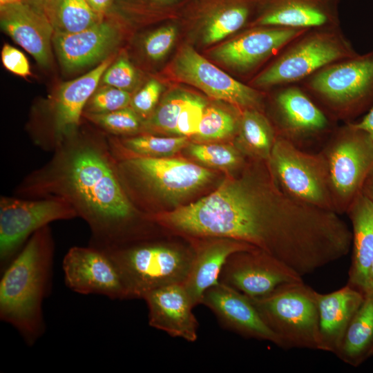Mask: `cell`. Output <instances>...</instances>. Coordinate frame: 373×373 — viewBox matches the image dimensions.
I'll return each instance as SVG.
<instances>
[{
    "instance_id": "cell-10",
    "label": "cell",
    "mask_w": 373,
    "mask_h": 373,
    "mask_svg": "<svg viewBox=\"0 0 373 373\" xmlns=\"http://www.w3.org/2000/svg\"><path fill=\"white\" fill-rule=\"evenodd\" d=\"M117 166L150 193L173 201L204 186L214 175L202 166L169 157H126Z\"/></svg>"
},
{
    "instance_id": "cell-22",
    "label": "cell",
    "mask_w": 373,
    "mask_h": 373,
    "mask_svg": "<svg viewBox=\"0 0 373 373\" xmlns=\"http://www.w3.org/2000/svg\"><path fill=\"white\" fill-rule=\"evenodd\" d=\"M203 241L194 247V256L183 283L193 307L201 304L204 292L218 284L221 270L227 258L239 251L257 249L240 240L202 237Z\"/></svg>"
},
{
    "instance_id": "cell-31",
    "label": "cell",
    "mask_w": 373,
    "mask_h": 373,
    "mask_svg": "<svg viewBox=\"0 0 373 373\" xmlns=\"http://www.w3.org/2000/svg\"><path fill=\"white\" fill-rule=\"evenodd\" d=\"M241 112L235 115L218 106H207L198 129L193 137L200 142L216 141L232 137L238 132Z\"/></svg>"
},
{
    "instance_id": "cell-32",
    "label": "cell",
    "mask_w": 373,
    "mask_h": 373,
    "mask_svg": "<svg viewBox=\"0 0 373 373\" xmlns=\"http://www.w3.org/2000/svg\"><path fill=\"white\" fill-rule=\"evenodd\" d=\"M189 153L198 162L211 167L232 170L244 162L240 151L232 146L218 144H191Z\"/></svg>"
},
{
    "instance_id": "cell-24",
    "label": "cell",
    "mask_w": 373,
    "mask_h": 373,
    "mask_svg": "<svg viewBox=\"0 0 373 373\" xmlns=\"http://www.w3.org/2000/svg\"><path fill=\"white\" fill-rule=\"evenodd\" d=\"M352 226V257L347 284L364 294L373 289L370 271L373 262V203L363 193L346 212Z\"/></svg>"
},
{
    "instance_id": "cell-39",
    "label": "cell",
    "mask_w": 373,
    "mask_h": 373,
    "mask_svg": "<svg viewBox=\"0 0 373 373\" xmlns=\"http://www.w3.org/2000/svg\"><path fill=\"white\" fill-rule=\"evenodd\" d=\"M119 8L130 13L171 12L182 4V0H119Z\"/></svg>"
},
{
    "instance_id": "cell-6",
    "label": "cell",
    "mask_w": 373,
    "mask_h": 373,
    "mask_svg": "<svg viewBox=\"0 0 373 373\" xmlns=\"http://www.w3.org/2000/svg\"><path fill=\"white\" fill-rule=\"evenodd\" d=\"M249 298L278 338L280 347L322 350L318 291L303 280L285 283L264 296Z\"/></svg>"
},
{
    "instance_id": "cell-43",
    "label": "cell",
    "mask_w": 373,
    "mask_h": 373,
    "mask_svg": "<svg viewBox=\"0 0 373 373\" xmlns=\"http://www.w3.org/2000/svg\"><path fill=\"white\" fill-rule=\"evenodd\" d=\"M52 1V0H22L21 2L46 15Z\"/></svg>"
},
{
    "instance_id": "cell-18",
    "label": "cell",
    "mask_w": 373,
    "mask_h": 373,
    "mask_svg": "<svg viewBox=\"0 0 373 373\" xmlns=\"http://www.w3.org/2000/svg\"><path fill=\"white\" fill-rule=\"evenodd\" d=\"M119 39L117 25L103 19L81 32L54 33L52 43L62 68L74 72L106 59Z\"/></svg>"
},
{
    "instance_id": "cell-34",
    "label": "cell",
    "mask_w": 373,
    "mask_h": 373,
    "mask_svg": "<svg viewBox=\"0 0 373 373\" xmlns=\"http://www.w3.org/2000/svg\"><path fill=\"white\" fill-rule=\"evenodd\" d=\"M131 99L128 91L104 85L92 95L84 113H105L122 109L130 106Z\"/></svg>"
},
{
    "instance_id": "cell-11",
    "label": "cell",
    "mask_w": 373,
    "mask_h": 373,
    "mask_svg": "<svg viewBox=\"0 0 373 373\" xmlns=\"http://www.w3.org/2000/svg\"><path fill=\"white\" fill-rule=\"evenodd\" d=\"M171 73L180 82L193 86L209 97L228 102L241 111L264 112L265 93L233 78L189 45L182 46L171 66Z\"/></svg>"
},
{
    "instance_id": "cell-3",
    "label": "cell",
    "mask_w": 373,
    "mask_h": 373,
    "mask_svg": "<svg viewBox=\"0 0 373 373\" xmlns=\"http://www.w3.org/2000/svg\"><path fill=\"white\" fill-rule=\"evenodd\" d=\"M356 54L340 26L309 29L287 44L249 85L264 91L296 84L322 68Z\"/></svg>"
},
{
    "instance_id": "cell-29",
    "label": "cell",
    "mask_w": 373,
    "mask_h": 373,
    "mask_svg": "<svg viewBox=\"0 0 373 373\" xmlns=\"http://www.w3.org/2000/svg\"><path fill=\"white\" fill-rule=\"evenodd\" d=\"M112 152L122 151L126 157H167L189 144L188 137H159L151 133L110 142Z\"/></svg>"
},
{
    "instance_id": "cell-2",
    "label": "cell",
    "mask_w": 373,
    "mask_h": 373,
    "mask_svg": "<svg viewBox=\"0 0 373 373\" xmlns=\"http://www.w3.org/2000/svg\"><path fill=\"white\" fill-rule=\"evenodd\" d=\"M53 251L46 226L30 236L1 271L0 318L13 326L30 346L45 332L42 305L51 287Z\"/></svg>"
},
{
    "instance_id": "cell-1",
    "label": "cell",
    "mask_w": 373,
    "mask_h": 373,
    "mask_svg": "<svg viewBox=\"0 0 373 373\" xmlns=\"http://www.w3.org/2000/svg\"><path fill=\"white\" fill-rule=\"evenodd\" d=\"M54 151L16 193L68 202L88 224L91 246L105 249L128 241L138 213L122 186L108 141L76 133Z\"/></svg>"
},
{
    "instance_id": "cell-17",
    "label": "cell",
    "mask_w": 373,
    "mask_h": 373,
    "mask_svg": "<svg viewBox=\"0 0 373 373\" xmlns=\"http://www.w3.org/2000/svg\"><path fill=\"white\" fill-rule=\"evenodd\" d=\"M201 304L213 312L225 329L280 347L278 338L262 321L250 298L239 291L218 283L204 292Z\"/></svg>"
},
{
    "instance_id": "cell-38",
    "label": "cell",
    "mask_w": 373,
    "mask_h": 373,
    "mask_svg": "<svg viewBox=\"0 0 373 373\" xmlns=\"http://www.w3.org/2000/svg\"><path fill=\"white\" fill-rule=\"evenodd\" d=\"M162 90V84L151 79L132 97L130 106L145 120L156 108Z\"/></svg>"
},
{
    "instance_id": "cell-44",
    "label": "cell",
    "mask_w": 373,
    "mask_h": 373,
    "mask_svg": "<svg viewBox=\"0 0 373 373\" xmlns=\"http://www.w3.org/2000/svg\"><path fill=\"white\" fill-rule=\"evenodd\" d=\"M362 193L373 203V171L365 181Z\"/></svg>"
},
{
    "instance_id": "cell-36",
    "label": "cell",
    "mask_w": 373,
    "mask_h": 373,
    "mask_svg": "<svg viewBox=\"0 0 373 373\" xmlns=\"http://www.w3.org/2000/svg\"><path fill=\"white\" fill-rule=\"evenodd\" d=\"M177 34L178 28L174 24L162 26L150 33L143 42L146 56L153 61L164 58L172 48Z\"/></svg>"
},
{
    "instance_id": "cell-35",
    "label": "cell",
    "mask_w": 373,
    "mask_h": 373,
    "mask_svg": "<svg viewBox=\"0 0 373 373\" xmlns=\"http://www.w3.org/2000/svg\"><path fill=\"white\" fill-rule=\"evenodd\" d=\"M207 106V103L204 98L189 93L178 117L175 135L193 136L198 129Z\"/></svg>"
},
{
    "instance_id": "cell-9",
    "label": "cell",
    "mask_w": 373,
    "mask_h": 373,
    "mask_svg": "<svg viewBox=\"0 0 373 373\" xmlns=\"http://www.w3.org/2000/svg\"><path fill=\"white\" fill-rule=\"evenodd\" d=\"M78 217L68 202L59 198H1L0 267L3 271L30 236L50 222Z\"/></svg>"
},
{
    "instance_id": "cell-37",
    "label": "cell",
    "mask_w": 373,
    "mask_h": 373,
    "mask_svg": "<svg viewBox=\"0 0 373 373\" xmlns=\"http://www.w3.org/2000/svg\"><path fill=\"white\" fill-rule=\"evenodd\" d=\"M101 81L104 85L128 91L135 85L137 74L128 59L122 56L106 68Z\"/></svg>"
},
{
    "instance_id": "cell-21",
    "label": "cell",
    "mask_w": 373,
    "mask_h": 373,
    "mask_svg": "<svg viewBox=\"0 0 373 373\" xmlns=\"http://www.w3.org/2000/svg\"><path fill=\"white\" fill-rule=\"evenodd\" d=\"M0 23L2 30L39 64L50 65L54 30L46 15L19 2L0 6Z\"/></svg>"
},
{
    "instance_id": "cell-46",
    "label": "cell",
    "mask_w": 373,
    "mask_h": 373,
    "mask_svg": "<svg viewBox=\"0 0 373 373\" xmlns=\"http://www.w3.org/2000/svg\"><path fill=\"white\" fill-rule=\"evenodd\" d=\"M370 276L372 282L373 283V262H372L371 268H370Z\"/></svg>"
},
{
    "instance_id": "cell-20",
    "label": "cell",
    "mask_w": 373,
    "mask_h": 373,
    "mask_svg": "<svg viewBox=\"0 0 373 373\" xmlns=\"http://www.w3.org/2000/svg\"><path fill=\"white\" fill-rule=\"evenodd\" d=\"M112 60L113 57L109 56L85 75L60 86L52 106L51 149L55 150L77 133L85 106Z\"/></svg>"
},
{
    "instance_id": "cell-28",
    "label": "cell",
    "mask_w": 373,
    "mask_h": 373,
    "mask_svg": "<svg viewBox=\"0 0 373 373\" xmlns=\"http://www.w3.org/2000/svg\"><path fill=\"white\" fill-rule=\"evenodd\" d=\"M46 15L57 34L81 32L104 19L86 0H52Z\"/></svg>"
},
{
    "instance_id": "cell-5",
    "label": "cell",
    "mask_w": 373,
    "mask_h": 373,
    "mask_svg": "<svg viewBox=\"0 0 373 373\" xmlns=\"http://www.w3.org/2000/svg\"><path fill=\"white\" fill-rule=\"evenodd\" d=\"M101 249L119 268L129 299H142L156 288L183 283L194 256V247L158 241L129 240Z\"/></svg>"
},
{
    "instance_id": "cell-27",
    "label": "cell",
    "mask_w": 373,
    "mask_h": 373,
    "mask_svg": "<svg viewBox=\"0 0 373 373\" xmlns=\"http://www.w3.org/2000/svg\"><path fill=\"white\" fill-rule=\"evenodd\" d=\"M238 133L240 146L246 153L254 160H269L278 133L263 111H242Z\"/></svg>"
},
{
    "instance_id": "cell-13",
    "label": "cell",
    "mask_w": 373,
    "mask_h": 373,
    "mask_svg": "<svg viewBox=\"0 0 373 373\" xmlns=\"http://www.w3.org/2000/svg\"><path fill=\"white\" fill-rule=\"evenodd\" d=\"M65 283L81 294H99L111 299H129L117 265L105 251L97 247H73L63 260Z\"/></svg>"
},
{
    "instance_id": "cell-25",
    "label": "cell",
    "mask_w": 373,
    "mask_h": 373,
    "mask_svg": "<svg viewBox=\"0 0 373 373\" xmlns=\"http://www.w3.org/2000/svg\"><path fill=\"white\" fill-rule=\"evenodd\" d=\"M258 0H198L195 12L200 19L204 44L218 42L252 20Z\"/></svg>"
},
{
    "instance_id": "cell-19",
    "label": "cell",
    "mask_w": 373,
    "mask_h": 373,
    "mask_svg": "<svg viewBox=\"0 0 373 373\" xmlns=\"http://www.w3.org/2000/svg\"><path fill=\"white\" fill-rule=\"evenodd\" d=\"M142 299L148 307L151 327L189 342L197 340L198 323L183 283L156 288L146 293Z\"/></svg>"
},
{
    "instance_id": "cell-14",
    "label": "cell",
    "mask_w": 373,
    "mask_h": 373,
    "mask_svg": "<svg viewBox=\"0 0 373 373\" xmlns=\"http://www.w3.org/2000/svg\"><path fill=\"white\" fill-rule=\"evenodd\" d=\"M301 280L285 264L258 248L232 254L218 279L249 298L264 296L283 284Z\"/></svg>"
},
{
    "instance_id": "cell-8",
    "label": "cell",
    "mask_w": 373,
    "mask_h": 373,
    "mask_svg": "<svg viewBox=\"0 0 373 373\" xmlns=\"http://www.w3.org/2000/svg\"><path fill=\"white\" fill-rule=\"evenodd\" d=\"M268 162L276 181L289 195L335 212L327 164L321 151L306 152L278 135Z\"/></svg>"
},
{
    "instance_id": "cell-12",
    "label": "cell",
    "mask_w": 373,
    "mask_h": 373,
    "mask_svg": "<svg viewBox=\"0 0 373 373\" xmlns=\"http://www.w3.org/2000/svg\"><path fill=\"white\" fill-rule=\"evenodd\" d=\"M309 29L252 26L213 49V60L234 73L247 75L273 59L290 41Z\"/></svg>"
},
{
    "instance_id": "cell-30",
    "label": "cell",
    "mask_w": 373,
    "mask_h": 373,
    "mask_svg": "<svg viewBox=\"0 0 373 373\" xmlns=\"http://www.w3.org/2000/svg\"><path fill=\"white\" fill-rule=\"evenodd\" d=\"M189 92L175 89L168 93L151 115L144 121L147 133L175 134L178 117Z\"/></svg>"
},
{
    "instance_id": "cell-45",
    "label": "cell",
    "mask_w": 373,
    "mask_h": 373,
    "mask_svg": "<svg viewBox=\"0 0 373 373\" xmlns=\"http://www.w3.org/2000/svg\"><path fill=\"white\" fill-rule=\"evenodd\" d=\"M22 0H0V6L21 2Z\"/></svg>"
},
{
    "instance_id": "cell-23",
    "label": "cell",
    "mask_w": 373,
    "mask_h": 373,
    "mask_svg": "<svg viewBox=\"0 0 373 373\" xmlns=\"http://www.w3.org/2000/svg\"><path fill=\"white\" fill-rule=\"evenodd\" d=\"M363 299L364 294L347 283L329 294L318 292L321 351L336 353Z\"/></svg>"
},
{
    "instance_id": "cell-33",
    "label": "cell",
    "mask_w": 373,
    "mask_h": 373,
    "mask_svg": "<svg viewBox=\"0 0 373 373\" xmlns=\"http://www.w3.org/2000/svg\"><path fill=\"white\" fill-rule=\"evenodd\" d=\"M83 117L114 135H133L143 131L144 120L131 106L105 113H84Z\"/></svg>"
},
{
    "instance_id": "cell-40",
    "label": "cell",
    "mask_w": 373,
    "mask_h": 373,
    "mask_svg": "<svg viewBox=\"0 0 373 373\" xmlns=\"http://www.w3.org/2000/svg\"><path fill=\"white\" fill-rule=\"evenodd\" d=\"M1 61L4 67L15 75L25 77L31 74L28 61L24 54L10 44L3 45Z\"/></svg>"
},
{
    "instance_id": "cell-42",
    "label": "cell",
    "mask_w": 373,
    "mask_h": 373,
    "mask_svg": "<svg viewBox=\"0 0 373 373\" xmlns=\"http://www.w3.org/2000/svg\"><path fill=\"white\" fill-rule=\"evenodd\" d=\"M356 125L366 131L373 140V107L365 113L363 117Z\"/></svg>"
},
{
    "instance_id": "cell-26",
    "label": "cell",
    "mask_w": 373,
    "mask_h": 373,
    "mask_svg": "<svg viewBox=\"0 0 373 373\" xmlns=\"http://www.w3.org/2000/svg\"><path fill=\"white\" fill-rule=\"evenodd\" d=\"M335 354L353 367L361 365L373 355V289L364 294Z\"/></svg>"
},
{
    "instance_id": "cell-16",
    "label": "cell",
    "mask_w": 373,
    "mask_h": 373,
    "mask_svg": "<svg viewBox=\"0 0 373 373\" xmlns=\"http://www.w3.org/2000/svg\"><path fill=\"white\" fill-rule=\"evenodd\" d=\"M341 0H258L248 25L312 29L340 26Z\"/></svg>"
},
{
    "instance_id": "cell-41",
    "label": "cell",
    "mask_w": 373,
    "mask_h": 373,
    "mask_svg": "<svg viewBox=\"0 0 373 373\" xmlns=\"http://www.w3.org/2000/svg\"><path fill=\"white\" fill-rule=\"evenodd\" d=\"M90 7L98 15L104 16L111 8L113 0H86Z\"/></svg>"
},
{
    "instance_id": "cell-4",
    "label": "cell",
    "mask_w": 373,
    "mask_h": 373,
    "mask_svg": "<svg viewBox=\"0 0 373 373\" xmlns=\"http://www.w3.org/2000/svg\"><path fill=\"white\" fill-rule=\"evenodd\" d=\"M299 84L332 119L350 122L373 107V50L330 64Z\"/></svg>"
},
{
    "instance_id": "cell-15",
    "label": "cell",
    "mask_w": 373,
    "mask_h": 373,
    "mask_svg": "<svg viewBox=\"0 0 373 373\" xmlns=\"http://www.w3.org/2000/svg\"><path fill=\"white\" fill-rule=\"evenodd\" d=\"M271 102L278 135L297 142L317 137L330 131L331 118L300 86L276 88Z\"/></svg>"
},
{
    "instance_id": "cell-7",
    "label": "cell",
    "mask_w": 373,
    "mask_h": 373,
    "mask_svg": "<svg viewBox=\"0 0 373 373\" xmlns=\"http://www.w3.org/2000/svg\"><path fill=\"white\" fill-rule=\"evenodd\" d=\"M321 152L327 164L334 210L341 215L362 193L373 171V140L355 122H347L336 129Z\"/></svg>"
}]
</instances>
